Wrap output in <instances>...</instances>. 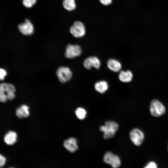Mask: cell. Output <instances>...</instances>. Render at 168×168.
<instances>
[{
	"label": "cell",
	"instance_id": "cell-1",
	"mask_svg": "<svg viewBox=\"0 0 168 168\" xmlns=\"http://www.w3.org/2000/svg\"><path fill=\"white\" fill-rule=\"evenodd\" d=\"M15 88L12 84L2 83L0 84V101L6 102L7 100H12L15 97Z\"/></svg>",
	"mask_w": 168,
	"mask_h": 168
},
{
	"label": "cell",
	"instance_id": "cell-2",
	"mask_svg": "<svg viewBox=\"0 0 168 168\" xmlns=\"http://www.w3.org/2000/svg\"><path fill=\"white\" fill-rule=\"evenodd\" d=\"M119 128V125L113 121H108L105 122V125L100 127V130L104 133L103 137L105 139L113 137Z\"/></svg>",
	"mask_w": 168,
	"mask_h": 168
},
{
	"label": "cell",
	"instance_id": "cell-3",
	"mask_svg": "<svg viewBox=\"0 0 168 168\" xmlns=\"http://www.w3.org/2000/svg\"><path fill=\"white\" fill-rule=\"evenodd\" d=\"M150 110L152 115L156 117L160 116L166 112V108L163 105L159 100L156 99L151 102Z\"/></svg>",
	"mask_w": 168,
	"mask_h": 168
},
{
	"label": "cell",
	"instance_id": "cell-4",
	"mask_svg": "<svg viewBox=\"0 0 168 168\" xmlns=\"http://www.w3.org/2000/svg\"><path fill=\"white\" fill-rule=\"evenodd\" d=\"M70 32L76 38H81L86 34V29L83 24L80 21H75L71 26Z\"/></svg>",
	"mask_w": 168,
	"mask_h": 168
},
{
	"label": "cell",
	"instance_id": "cell-5",
	"mask_svg": "<svg viewBox=\"0 0 168 168\" xmlns=\"http://www.w3.org/2000/svg\"><path fill=\"white\" fill-rule=\"evenodd\" d=\"M56 74L60 81L64 83L68 81L71 79L72 72L68 67H60L57 69Z\"/></svg>",
	"mask_w": 168,
	"mask_h": 168
},
{
	"label": "cell",
	"instance_id": "cell-6",
	"mask_svg": "<svg viewBox=\"0 0 168 168\" xmlns=\"http://www.w3.org/2000/svg\"><path fill=\"white\" fill-rule=\"evenodd\" d=\"M129 135L131 141L135 145L139 146L143 142L144 134L140 129L137 128L133 129L130 131Z\"/></svg>",
	"mask_w": 168,
	"mask_h": 168
},
{
	"label": "cell",
	"instance_id": "cell-7",
	"mask_svg": "<svg viewBox=\"0 0 168 168\" xmlns=\"http://www.w3.org/2000/svg\"><path fill=\"white\" fill-rule=\"evenodd\" d=\"M82 53L80 47L77 45L69 44L66 49L65 57L69 58H72L80 56Z\"/></svg>",
	"mask_w": 168,
	"mask_h": 168
},
{
	"label": "cell",
	"instance_id": "cell-8",
	"mask_svg": "<svg viewBox=\"0 0 168 168\" xmlns=\"http://www.w3.org/2000/svg\"><path fill=\"white\" fill-rule=\"evenodd\" d=\"M18 29L20 32L26 35H30L34 31V26L32 23L28 19H26L25 22L20 24Z\"/></svg>",
	"mask_w": 168,
	"mask_h": 168
},
{
	"label": "cell",
	"instance_id": "cell-9",
	"mask_svg": "<svg viewBox=\"0 0 168 168\" xmlns=\"http://www.w3.org/2000/svg\"><path fill=\"white\" fill-rule=\"evenodd\" d=\"M84 67L87 69H90L92 67L99 69L101 64L99 59L95 56H92L86 58L83 62Z\"/></svg>",
	"mask_w": 168,
	"mask_h": 168
},
{
	"label": "cell",
	"instance_id": "cell-10",
	"mask_svg": "<svg viewBox=\"0 0 168 168\" xmlns=\"http://www.w3.org/2000/svg\"><path fill=\"white\" fill-rule=\"evenodd\" d=\"M64 146L66 149L72 152H75L78 148L77 140L73 138L66 140L64 142Z\"/></svg>",
	"mask_w": 168,
	"mask_h": 168
},
{
	"label": "cell",
	"instance_id": "cell-11",
	"mask_svg": "<svg viewBox=\"0 0 168 168\" xmlns=\"http://www.w3.org/2000/svg\"><path fill=\"white\" fill-rule=\"evenodd\" d=\"M107 66L111 70L115 72L119 71L122 67L121 64L119 61L112 58L108 60Z\"/></svg>",
	"mask_w": 168,
	"mask_h": 168
},
{
	"label": "cell",
	"instance_id": "cell-12",
	"mask_svg": "<svg viewBox=\"0 0 168 168\" xmlns=\"http://www.w3.org/2000/svg\"><path fill=\"white\" fill-rule=\"evenodd\" d=\"M133 77L132 72L129 70L121 71L119 75V80L123 82H128L131 81Z\"/></svg>",
	"mask_w": 168,
	"mask_h": 168
},
{
	"label": "cell",
	"instance_id": "cell-13",
	"mask_svg": "<svg viewBox=\"0 0 168 168\" xmlns=\"http://www.w3.org/2000/svg\"><path fill=\"white\" fill-rule=\"evenodd\" d=\"M29 107L26 105H23L18 108L16 111V114L19 118L27 117L29 115Z\"/></svg>",
	"mask_w": 168,
	"mask_h": 168
},
{
	"label": "cell",
	"instance_id": "cell-14",
	"mask_svg": "<svg viewBox=\"0 0 168 168\" xmlns=\"http://www.w3.org/2000/svg\"><path fill=\"white\" fill-rule=\"evenodd\" d=\"M17 136L16 132L10 131L5 135L4 138V141L8 145L13 144L16 141Z\"/></svg>",
	"mask_w": 168,
	"mask_h": 168
},
{
	"label": "cell",
	"instance_id": "cell-15",
	"mask_svg": "<svg viewBox=\"0 0 168 168\" xmlns=\"http://www.w3.org/2000/svg\"><path fill=\"white\" fill-rule=\"evenodd\" d=\"M95 90L100 93H105L109 87L107 82L104 81H101L96 83L94 85Z\"/></svg>",
	"mask_w": 168,
	"mask_h": 168
},
{
	"label": "cell",
	"instance_id": "cell-16",
	"mask_svg": "<svg viewBox=\"0 0 168 168\" xmlns=\"http://www.w3.org/2000/svg\"><path fill=\"white\" fill-rule=\"evenodd\" d=\"M62 4L63 7L69 11L74 10L76 7L75 0H63Z\"/></svg>",
	"mask_w": 168,
	"mask_h": 168
},
{
	"label": "cell",
	"instance_id": "cell-17",
	"mask_svg": "<svg viewBox=\"0 0 168 168\" xmlns=\"http://www.w3.org/2000/svg\"><path fill=\"white\" fill-rule=\"evenodd\" d=\"M75 114L77 116L79 119L83 120L86 117V111L83 108L79 107L76 110Z\"/></svg>",
	"mask_w": 168,
	"mask_h": 168
},
{
	"label": "cell",
	"instance_id": "cell-18",
	"mask_svg": "<svg viewBox=\"0 0 168 168\" xmlns=\"http://www.w3.org/2000/svg\"><path fill=\"white\" fill-rule=\"evenodd\" d=\"M110 165L113 168H117L119 167L121 165V161L119 157L117 155H114Z\"/></svg>",
	"mask_w": 168,
	"mask_h": 168
},
{
	"label": "cell",
	"instance_id": "cell-19",
	"mask_svg": "<svg viewBox=\"0 0 168 168\" xmlns=\"http://www.w3.org/2000/svg\"><path fill=\"white\" fill-rule=\"evenodd\" d=\"M114 154L110 152L106 153L104 156L103 160L106 163L110 165Z\"/></svg>",
	"mask_w": 168,
	"mask_h": 168
},
{
	"label": "cell",
	"instance_id": "cell-20",
	"mask_svg": "<svg viewBox=\"0 0 168 168\" xmlns=\"http://www.w3.org/2000/svg\"><path fill=\"white\" fill-rule=\"evenodd\" d=\"M37 0H22L23 5L26 8L31 7L36 2Z\"/></svg>",
	"mask_w": 168,
	"mask_h": 168
},
{
	"label": "cell",
	"instance_id": "cell-21",
	"mask_svg": "<svg viewBox=\"0 0 168 168\" xmlns=\"http://www.w3.org/2000/svg\"><path fill=\"white\" fill-rule=\"evenodd\" d=\"M157 167L156 163L153 161H151L148 163L145 166L146 168H156Z\"/></svg>",
	"mask_w": 168,
	"mask_h": 168
},
{
	"label": "cell",
	"instance_id": "cell-22",
	"mask_svg": "<svg viewBox=\"0 0 168 168\" xmlns=\"http://www.w3.org/2000/svg\"><path fill=\"white\" fill-rule=\"evenodd\" d=\"M7 75V72L4 69L0 68V80H3Z\"/></svg>",
	"mask_w": 168,
	"mask_h": 168
},
{
	"label": "cell",
	"instance_id": "cell-23",
	"mask_svg": "<svg viewBox=\"0 0 168 168\" xmlns=\"http://www.w3.org/2000/svg\"><path fill=\"white\" fill-rule=\"evenodd\" d=\"M6 161L5 158L0 154V167H2L5 165Z\"/></svg>",
	"mask_w": 168,
	"mask_h": 168
},
{
	"label": "cell",
	"instance_id": "cell-24",
	"mask_svg": "<svg viewBox=\"0 0 168 168\" xmlns=\"http://www.w3.org/2000/svg\"><path fill=\"white\" fill-rule=\"evenodd\" d=\"M100 3L105 6H108L112 2V0H99Z\"/></svg>",
	"mask_w": 168,
	"mask_h": 168
},
{
	"label": "cell",
	"instance_id": "cell-25",
	"mask_svg": "<svg viewBox=\"0 0 168 168\" xmlns=\"http://www.w3.org/2000/svg\"></svg>",
	"mask_w": 168,
	"mask_h": 168
}]
</instances>
